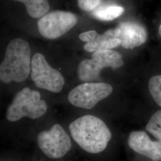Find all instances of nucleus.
Returning <instances> with one entry per match:
<instances>
[{
    "label": "nucleus",
    "instance_id": "5",
    "mask_svg": "<svg viewBox=\"0 0 161 161\" xmlns=\"http://www.w3.org/2000/svg\"><path fill=\"white\" fill-rule=\"evenodd\" d=\"M113 92L111 85L104 82H85L76 86L68 94L69 103L77 108L91 109L109 97Z\"/></svg>",
    "mask_w": 161,
    "mask_h": 161
},
{
    "label": "nucleus",
    "instance_id": "11",
    "mask_svg": "<svg viewBox=\"0 0 161 161\" xmlns=\"http://www.w3.org/2000/svg\"><path fill=\"white\" fill-rule=\"evenodd\" d=\"M120 30L118 39L121 46L126 49H132L143 44L147 40V31L142 25L134 22H125L119 25Z\"/></svg>",
    "mask_w": 161,
    "mask_h": 161
},
{
    "label": "nucleus",
    "instance_id": "10",
    "mask_svg": "<svg viewBox=\"0 0 161 161\" xmlns=\"http://www.w3.org/2000/svg\"><path fill=\"white\" fill-rule=\"evenodd\" d=\"M128 144L135 152L153 161H161V143L153 141L143 131H134L130 134Z\"/></svg>",
    "mask_w": 161,
    "mask_h": 161
},
{
    "label": "nucleus",
    "instance_id": "13",
    "mask_svg": "<svg viewBox=\"0 0 161 161\" xmlns=\"http://www.w3.org/2000/svg\"><path fill=\"white\" fill-rule=\"evenodd\" d=\"M22 3L26 7V12L29 16L38 19L46 14L50 9L48 0H14Z\"/></svg>",
    "mask_w": 161,
    "mask_h": 161
},
{
    "label": "nucleus",
    "instance_id": "2",
    "mask_svg": "<svg viewBox=\"0 0 161 161\" xmlns=\"http://www.w3.org/2000/svg\"><path fill=\"white\" fill-rule=\"evenodd\" d=\"M31 48L26 41L20 38L10 42L5 57L0 65V79L4 83L26 80L31 72Z\"/></svg>",
    "mask_w": 161,
    "mask_h": 161
},
{
    "label": "nucleus",
    "instance_id": "16",
    "mask_svg": "<svg viewBox=\"0 0 161 161\" xmlns=\"http://www.w3.org/2000/svg\"><path fill=\"white\" fill-rule=\"evenodd\" d=\"M102 0H77L79 8L83 11L92 12L100 4Z\"/></svg>",
    "mask_w": 161,
    "mask_h": 161
},
{
    "label": "nucleus",
    "instance_id": "14",
    "mask_svg": "<svg viewBox=\"0 0 161 161\" xmlns=\"http://www.w3.org/2000/svg\"><path fill=\"white\" fill-rule=\"evenodd\" d=\"M146 129L161 143V110H158L151 116Z\"/></svg>",
    "mask_w": 161,
    "mask_h": 161
},
{
    "label": "nucleus",
    "instance_id": "1",
    "mask_svg": "<svg viewBox=\"0 0 161 161\" xmlns=\"http://www.w3.org/2000/svg\"><path fill=\"white\" fill-rule=\"evenodd\" d=\"M69 128L75 142L90 153L103 152L112 138V133L106 124L93 115L78 118L70 123Z\"/></svg>",
    "mask_w": 161,
    "mask_h": 161
},
{
    "label": "nucleus",
    "instance_id": "12",
    "mask_svg": "<svg viewBox=\"0 0 161 161\" xmlns=\"http://www.w3.org/2000/svg\"><path fill=\"white\" fill-rule=\"evenodd\" d=\"M124 12V8L117 5L98 6L92 12V16L102 21H110L119 17Z\"/></svg>",
    "mask_w": 161,
    "mask_h": 161
},
{
    "label": "nucleus",
    "instance_id": "15",
    "mask_svg": "<svg viewBox=\"0 0 161 161\" xmlns=\"http://www.w3.org/2000/svg\"><path fill=\"white\" fill-rule=\"evenodd\" d=\"M148 88L156 103L161 107V75H155L150 79Z\"/></svg>",
    "mask_w": 161,
    "mask_h": 161
},
{
    "label": "nucleus",
    "instance_id": "4",
    "mask_svg": "<svg viewBox=\"0 0 161 161\" xmlns=\"http://www.w3.org/2000/svg\"><path fill=\"white\" fill-rule=\"evenodd\" d=\"M123 64L122 58L119 52L112 50L94 52L92 59L84 60L79 64L78 78L84 82H93L98 80L100 72L104 68L118 69Z\"/></svg>",
    "mask_w": 161,
    "mask_h": 161
},
{
    "label": "nucleus",
    "instance_id": "6",
    "mask_svg": "<svg viewBox=\"0 0 161 161\" xmlns=\"http://www.w3.org/2000/svg\"><path fill=\"white\" fill-rule=\"evenodd\" d=\"M39 148L52 159H59L66 155L72 148V142L62 126L56 124L49 130L42 131L37 136Z\"/></svg>",
    "mask_w": 161,
    "mask_h": 161
},
{
    "label": "nucleus",
    "instance_id": "3",
    "mask_svg": "<svg viewBox=\"0 0 161 161\" xmlns=\"http://www.w3.org/2000/svg\"><path fill=\"white\" fill-rule=\"evenodd\" d=\"M47 110V104L41 99L40 93L25 87L17 92L7 108L6 118L10 122L19 121L24 117L36 119L44 115Z\"/></svg>",
    "mask_w": 161,
    "mask_h": 161
},
{
    "label": "nucleus",
    "instance_id": "9",
    "mask_svg": "<svg viewBox=\"0 0 161 161\" xmlns=\"http://www.w3.org/2000/svg\"><path fill=\"white\" fill-rule=\"evenodd\" d=\"M120 30L116 27L106 31L102 35L96 31H90L81 33L79 35L80 40L86 43L84 48L87 52H96L100 50H112L121 45V41L118 39Z\"/></svg>",
    "mask_w": 161,
    "mask_h": 161
},
{
    "label": "nucleus",
    "instance_id": "7",
    "mask_svg": "<svg viewBox=\"0 0 161 161\" xmlns=\"http://www.w3.org/2000/svg\"><path fill=\"white\" fill-rule=\"evenodd\" d=\"M31 78L36 86L54 93L60 92L64 85V76L41 53L35 54L32 58Z\"/></svg>",
    "mask_w": 161,
    "mask_h": 161
},
{
    "label": "nucleus",
    "instance_id": "8",
    "mask_svg": "<svg viewBox=\"0 0 161 161\" xmlns=\"http://www.w3.org/2000/svg\"><path fill=\"white\" fill-rule=\"evenodd\" d=\"M77 22L76 16L70 12L53 11L41 17L38 22V28L44 38L54 40L73 28Z\"/></svg>",
    "mask_w": 161,
    "mask_h": 161
},
{
    "label": "nucleus",
    "instance_id": "17",
    "mask_svg": "<svg viewBox=\"0 0 161 161\" xmlns=\"http://www.w3.org/2000/svg\"><path fill=\"white\" fill-rule=\"evenodd\" d=\"M159 34L161 36V25L159 26Z\"/></svg>",
    "mask_w": 161,
    "mask_h": 161
}]
</instances>
